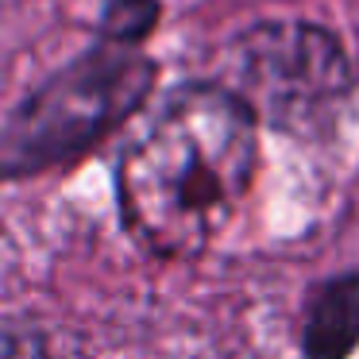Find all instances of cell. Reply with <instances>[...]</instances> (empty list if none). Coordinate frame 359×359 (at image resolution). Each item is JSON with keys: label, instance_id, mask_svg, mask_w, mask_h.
I'll list each match as a JSON object with an SVG mask.
<instances>
[{"label": "cell", "instance_id": "1", "mask_svg": "<svg viewBox=\"0 0 359 359\" xmlns=\"http://www.w3.org/2000/svg\"><path fill=\"white\" fill-rule=\"evenodd\" d=\"M255 174V112L224 86H189L120 163V212L151 255L194 259L224 232Z\"/></svg>", "mask_w": 359, "mask_h": 359}, {"label": "cell", "instance_id": "2", "mask_svg": "<svg viewBox=\"0 0 359 359\" xmlns=\"http://www.w3.org/2000/svg\"><path fill=\"white\" fill-rule=\"evenodd\" d=\"M155 70L128 47H97L39 86L4 128V170L35 174L78 158L89 143L128 120L147 97Z\"/></svg>", "mask_w": 359, "mask_h": 359}, {"label": "cell", "instance_id": "3", "mask_svg": "<svg viewBox=\"0 0 359 359\" xmlns=\"http://www.w3.org/2000/svg\"><path fill=\"white\" fill-rule=\"evenodd\" d=\"M224 89L255 116L313 124L348 89V62L328 32L297 20H271L236 39L224 58Z\"/></svg>", "mask_w": 359, "mask_h": 359}, {"label": "cell", "instance_id": "4", "mask_svg": "<svg viewBox=\"0 0 359 359\" xmlns=\"http://www.w3.org/2000/svg\"><path fill=\"white\" fill-rule=\"evenodd\" d=\"M359 344V278H332L313 290L302 348L309 359H348Z\"/></svg>", "mask_w": 359, "mask_h": 359}, {"label": "cell", "instance_id": "5", "mask_svg": "<svg viewBox=\"0 0 359 359\" xmlns=\"http://www.w3.org/2000/svg\"><path fill=\"white\" fill-rule=\"evenodd\" d=\"M151 20H155V4L151 0H116L109 8V32H112V39H135Z\"/></svg>", "mask_w": 359, "mask_h": 359}]
</instances>
